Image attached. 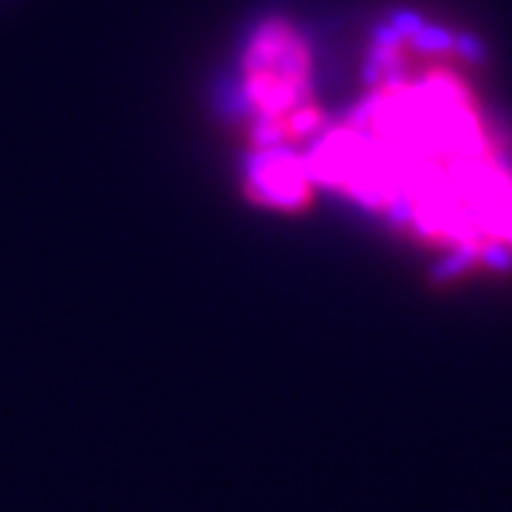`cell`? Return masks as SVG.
Segmentation results:
<instances>
[{
  "mask_svg": "<svg viewBox=\"0 0 512 512\" xmlns=\"http://www.w3.org/2000/svg\"><path fill=\"white\" fill-rule=\"evenodd\" d=\"M248 183L251 191L276 202V205H293L302 200V194L313 183L308 160L296 148L285 146H259L248 163Z\"/></svg>",
  "mask_w": 512,
  "mask_h": 512,
  "instance_id": "3",
  "label": "cell"
},
{
  "mask_svg": "<svg viewBox=\"0 0 512 512\" xmlns=\"http://www.w3.org/2000/svg\"><path fill=\"white\" fill-rule=\"evenodd\" d=\"M447 35L404 23L370 57V92L305 154L313 183L473 251L512 242V165Z\"/></svg>",
  "mask_w": 512,
  "mask_h": 512,
  "instance_id": "1",
  "label": "cell"
},
{
  "mask_svg": "<svg viewBox=\"0 0 512 512\" xmlns=\"http://www.w3.org/2000/svg\"><path fill=\"white\" fill-rule=\"evenodd\" d=\"M239 83L254 126V148H296L325 128L313 103L311 49L291 23L268 20L248 37Z\"/></svg>",
  "mask_w": 512,
  "mask_h": 512,
  "instance_id": "2",
  "label": "cell"
}]
</instances>
